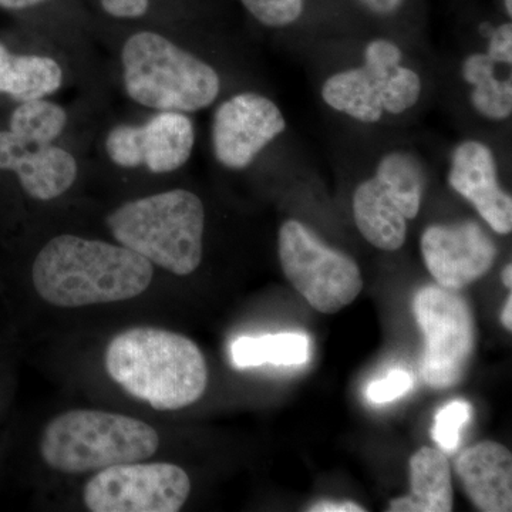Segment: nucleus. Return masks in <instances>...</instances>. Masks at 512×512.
Here are the masks:
<instances>
[{"instance_id":"obj_29","label":"nucleus","mask_w":512,"mask_h":512,"mask_svg":"<svg viewBox=\"0 0 512 512\" xmlns=\"http://www.w3.org/2000/svg\"><path fill=\"white\" fill-rule=\"evenodd\" d=\"M47 0H0V8L5 10H23L42 5Z\"/></svg>"},{"instance_id":"obj_3","label":"nucleus","mask_w":512,"mask_h":512,"mask_svg":"<svg viewBox=\"0 0 512 512\" xmlns=\"http://www.w3.org/2000/svg\"><path fill=\"white\" fill-rule=\"evenodd\" d=\"M106 224L120 245L170 274L188 276L201 265L205 208L194 192L177 188L124 202Z\"/></svg>"},{"instance_id":"obj_22","label":"nucleus","mask_w":512,"mask_h":512,"mask_svg":"<svg viewBox=\"0 0 512 512\" xmlns=\"http://www.w3.org/2000/svg\"><path fill=\"white\" fill-rule=\"evenodd\" d=\"M471 416L473 406L466 400H454L437 412L431 434L443 453H456L461 443V431L470 423Z\"/></svg>"},{"instance_id":"obj_12","label":"nucleus","mask_w":512,"mask_h":512,"mask_svg":"<svg viewBox=\"0 0 512 512\" xmlns=\"http://www.w3.org/2000/svg\"><path fill=\"white\" fill-rule=\"evenodd\" d=\"M286 130L281 109L258 93H239L222 101L212 120V150L229 170H245Z\"/></svg>"},{"instance_id":"obj_31","label":"nucleus","mask_w":512,"mask_h":512,"mask_svg":"<svg viewBox=\"0 0 512 512\" xmlns=\"http://www.w3.org/2000/svg\"><path fill=\"white\" fill-rule=\"evenodd\" d=\"M503 284L505 285V288H508V289L512 288V266H511V264H508L503 269Z\"/></svg>"},{"instance_id":"obj_28","label":"nucleus","mask_w":512,"mask_h":512,"mask_svg":"<svg viewBox=\"0 0 512 512\" xmlns=\"http://www.w3.org/2000/svg\"><path fill=\"white\" fill-rule=\"evenodd\" d=\"M311 512H363L366 511L365 508L360 507L359 504L355 503H328V501H323V503L313 504L311 508H309Z\"/></svg>"},{"instance_id":"obj_7","label":"nucleus","mask_w":512,"mask_h":512,"mask_svg":"<svg viewBox=\"0 0 512 512\" xmlns=\"http://www.w3.org/2000/svg\"><path fill=\"white\" fill-rule=\"evenodd\" d=\"M426 190L420 161L393 151L379 161L375 177L357 185L353 195L356 227L373 247L397 251L407 237V222L419 215Z\"/></svg>"},{"instance_id":"obj_1","label":"nucleus","mask_w":512,"mask_h":512,"mask_svg":"<svg viewBox=\"0 0 512 512\" xmlns=\"http://www.w3.org/2000/svg\"><path fill=\"white\" fill-rule=\"evenodd\" d=\"M153 278L154 265L144 256L72 234L50 239L32 265L37 295L64 309L130 301L143 295Z\"/></svg>"},{"instance_id":"obj_6","label":"nucleus","mask_w":512,"mask_h":512,"mask_svg":"<svg viewBox=\"0 0 512 512\" xmlns=\"http://www.w3.org/2000/svg\"><path fill=\"white\" fill-rule=\"evenodd\" d=\"M419 73L403 64V52L387 39L372 40L365 49V63L330 76L322 99L338 113L359 123H379L386 114L400 116L419 103Z\"/></svg>"},{"instance_id":"obj_18","label":"nucleus","mask_w":512,"mask_h":512,"mask_svg":"<svg viewBox=\"0 0 512 512\" xmlns=\"http://www.w3.org/2000/svg\"><path fill=\"white\" fill-rule=\"evenodd\" d=\"M63 70L52 57L13 55L0 43V94L16 101L45 99L62 87Z\"/></svg>"},{"instance_id":"obj_2","label":"nucleus","mask_w":512,"mask_h":512,"mask_svg":"<svg viewBox=\"0 0 512 512\" xmlns=\"http://www.w3.org/2000/svg\"><path fill=\"white\" fill-rule=\"evenodd\" d=\"M107 375L157 412L197 403L208 386L200 348L180 333L138 326L114 336L104 353Z\"/></svg>"},{"instance_id":"obj_8","label":"nucleus","mask_w":512,"mask_h":512,"mask_svg":"<svg viewBox=\"0 0 512 512\" xmlns=\"http://www.w3.org/2000/svg\"><path fill=\"white\" fill-rule=\"evenodd\" d=\"M278 254L288 281L318 312L342 311L362 292L363 279L356 262L330 248L302 222L282 224Z\"/></svg>"},{"instance_id":"obj_23","label":"nucleus","mask_w":512,"mask_h":512,"mask_svg":"<svg viewBox=\"0 0 512 512\" xmlns=\"http://www.w3.org/2000/svg\"><path fill=\"white\" fill-rule=\"evenodd\" d=\"M245 9L268 28H286L301 18L306 0H241Z\"/></svg>"},{"instance_id":"obj_19","label":"nucleus","mask_w":512,"mask_h":512,"mask_svg":"<svg viewBox=\"0 0 512 512\" xmlns=\"http://www.w3.org/2000/svg\"><path fill=\"white\" fill-rule=\"evenodd\" d=\"M495 60L487 53H473L467 56L461 66V74L467 84L473 87L471 104L485 119L504 121L512 114V82L497 76Z\"/></svg>"},{"instance_id":"obj_26","label":"nucleus","mask_w":512,"mask_h":512,"mask_svg":"<svg viewBox=\"0 0 512 512\" xmlns=\"http://www.w3.org/2000/svg\"><path fill=\"white\" fill-rule=\"evenodd\" d=\"M101 6L113 18L137 19L146 15L150 0H101Z\"/></svg>"},{"instance_id":"obj_14","label":"nucleus","mask_w":512,"mask_h":512,"mask_svg":"<svg viewBox=\"0 0 512 512\" xmlns=\"http://www.w3.org/2000/svg\"><path fill=\"white\" fill-rule=\"evenodd\" d=\"M0 171L18 175L23 191L37 201H52L73 187L79 174L76 158L53 143H35L0 131Z\"/></svg>"},{"instance_id":"obj_4","label":"nucleus","mask_w":512,"mask_h":512,"mask_svg":"<svg viewBox=\"0 0 512 512\" xmlns=\"http://www.w3.org/2000/svg\"><path fill=\"white\" fill-rule=\"evenodd\" d=\"M160 447L150 424L126 414L76 409L57 414L40 437L43 461L64 474L96 473L116 464L146 461Z\"/></svg>"},{"instance_id":"obj_11","label":"nucleus","mask_w":512,"mask_h":512,"mask_svg":"<svg viewBox=\"0 0 512 512\" xmlns=\"http://www.w3.org/2000/svg\"><path fill=\"white\" fill-rule=\"evenodd\" d=\"M194 146V123L180 111H160L141 126L120 124L106 137V153L114 164L146 167L154 174L180 170Z\"/></svg>"},{"instance_id":"obj_13","label":"nucleus","mask_w":512,"mask_h":512,"mask_svg":"<svg viewBox=\"0 0 512 512\" xmlns=\"http://www.w3.org/2000/svg\"><path fill=\"white\" fill-rule=\"evenodd\" d=\"M424 264L437 285L460 291L493 268L497 247L477 222L431 225L421 237Z\"/></svg>"},{"instance_id":"obj_16","label":"nucleus","mask_w":512,"mask_h":512,"mask_svg":"<svg viewBox=\"0 0 512 512\" xmlns=\"http://www.w3.org/2000/svg\"><path fill=\"white\" fill-rule=\"evenodd\" d=\"M456 471L467 497L478 510H512V456L507 447L483 441L467 448L457 458Z\"/></svg>"},{"instance_id":"obj_9","label":"nucleus","mask_w":512,"mask_h":512,"mask_svg":"<svg viewBox=\"0 0 512 512\" xmlns=\"http://www.w3.org/2000/svg\"><path fill=\"white\" fill-rule=\"evenodd\" d=\"M414 316L426 340L421 375L434 389H448L466 372L474 350V319L466 299L439 285L414 296Z\"/></svg>"},{"instance_id":"obj_32","label":"nucleus","mask_w":512,"mask_h":512,"mask_svg":"<svg viewBox=\"0 0 512 512\" xmlns=\"http://www.w3.org/2000/svg\"><path fill=\"white\" fill-rule=\"evenodd\" d=\"M505 10H507L508 16H512V0H504Z\"/></svg>"},{"instance_id":"obj_21","label":"nucleus","mask_w":512,"mask_h":512,"mask_svg":"<svg viewBox=\"0 0 512 512\" xmlns=\"http://www.w3.org/2000/svg\"><path fill=\"white\" fill-rule=\"evenodd\" d=\"M67 119L66 110L53 101H23L10 116L9 130L35 143H53L62 136Z\"/></svg>"},{"instance_id":"obj_15","label":"nucleus","mask_w":512,"mask_h":512,"mask_svg":"<svg viewBox=\"0 0 512 512\" xmlns=\"http://www.w3.org/2000/svg\"><path fill=\"white\" fill-rule=\"evenodd\" d=\"M448 184L474 205L488 227L500 235L512 231V198L498 181L491 148L477 140L458 144L451 154Z\"/></svg>"},{"instance_id":"obj_30","label":"nucleus","mask_w":512,"mask_h":512,"mask_svg":"<svg viewBox=\"0 0 512 512\" xmlns=\"http://www.w3.org/2000/svg\"><path fill=\"white\" fill-rule=\"evenodd\" d=\"M501 322H503L504 328L507 330L512 329V296L511 293L508 295L507 301L503 313H501Z\"/></svg>"},{"instance_id":"obj_24","label":"nucleus","mask_w":512,"mask_h":512,"mask_svg":"<svg viewBox=\"0 0 512 512\" xmlns=\"http://www.w3.org/2000/svg\"><path fill=\"white\" fill-rule=\"evenodd\" d=\"M414 379L403 369L392 370L384 379L375 380L367 386L366 396L370 403L386 404L399 399L413 389Z\"/></svg>"},{"instance_id":"obj_27","label":"nucleus","mask_w":512,"mask_h":512,"mask_svg":"<svg viewBox=\"0 0 512 512\" xmlns=\"http://www.w3.org/2000/svg\"><path fill=\"white\" fill-rule=\"evenodd\" d=\"M363 5L375 12L376 15H393L402 8L404 0H360Z\"/></svg>"},{"instance_id":"obj_25","label":"nucleus","mask_w":512,"mask_h":512,"mask_svg":"<svg viewBox=\"0 0 512 512\" xmlns=\"http://www.w3.org/2000/svg\"><path fill=\"white\" fill-rule=\"evenodd\" d=\"M487 53L491 59L503 66L512 64V25L503 23L494 30L488 42Z\"/></svg>"},{"instance_id":"obj_5","label":"nucleus","mask_w":512,"mask_h":512,"mask_svg":"<svg viewBox=\"0 0 512 512\" xmlns=\"http://www.w3.org/2000/svg\"><path fill=\"white\" fill-rule=\"evenodd\" d=\"M121 63L127 96L141 106L195 113L220 96L217 70L156 32L128 37Z\"/></svg>"},{"instance_id":"obj_10","label":"nucleus","mask_w":512,"mask_h":512,"mask_svg":"<svg viewBox=\"0 0 512 512\" xmlns=\"http://www.w3.org/2000/svg\"><path fill=\"white\" fill-rule=\"evenodd\" d=\"M190 493V477L177 464L134 461L96 471L83 503L92 512H177Z\"/></svg>"},{"instance_id":"obj_20","label":"nucleus","mask_w":512,"mask_h":512,"mask_svg":"<svg viewBox=\"0 0 512 512\" xmlns=\"http://www.w3.org/2000/svg\"><path fill=\"white\" fill-rule=\"evenodd\" d=\"M311 357V340L305 333L242 336L231 345L235 367H256L272 363L276 366H301Z\"/></svg>"},{"instance_id":"obj_17","label":"nucleus","mask_w":512,"mask_h":512,"mask_svg":"<svg viewBox=\"0 0 512 512\" xmlns=\"http://www.w3.org/2000/svg\"><path fill=\"white\" fill-rule=\"evenodd\" d=\"M453 485L450 463L439 448L423 447L410 458V493L394 498L390 512H450Z\"/></svg>"}]
</instances>
